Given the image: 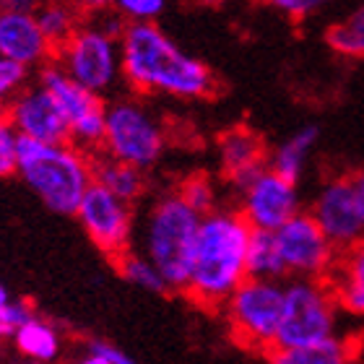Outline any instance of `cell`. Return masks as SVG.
<instances>
[{
	"label": "cell",
	"mask_w": 364,
	"mask_h": 364,
	"mask_svg": "<svg viewBox=\"0 0 364 364\" xmlns=\"http://www.w3.org/2000/svg\"><path fill=\"white\" fill-rule=\"evenodd\" d=\"M120 68L122 81L138 94L200 99L216 86L208 65L177 47L156 23H125Z\"/></svg>",
	"instance_id": "6da1fadb"
},
{
	"label": "cell",
	"mask_w": 364,
	"mask_h": 364,
	"mask_svg": "<svg viewBox=\"0 0 364 364\" xmlns=\"http://www.w3.org/2000/svg\"><path fill=\"white\" fill-rule=\"evenodd\" d=\"M252 229L240 211L216 208L200 219L188 291L203 307H221L242 284Z\"/></svg>",
	"instance_id": "7a4b0ae2"
},
{
	"label": "cell",
	"mask_w": 364,
	"mask_h": 364,
	"mask_svg": "<svg viewBox=\"0 0 364 364\" xmlns=\"http://www.w3.org/2000/svg\"><path fill=\"white\" fill-rule=\"evenodd\" d=\"M16 172L42 203L55 213L73 216L94 185L91 156L73 144H39L29 138L16 141Z\"/></svg>",
	"instance_id": "3957f363"
},
{
	"label": "cell",
	"mask_w": 364,
	"mask_h": 364,
	"mask_svg": "<svg viewBox=\"0 0 364 364\" xmlns=\"http://www.w3.org/2000/svg\"><path fill=\"white\" fill-rule=\"evenodd\" d=\"M198 229H200V216L193 208H188L177 193L159 198L146 216V260L161 273L169 289L188 291Z\"/></svg>",
	"instance_id": "277c9868"
},
{
	"label": "cell",
	"mask_w": 364,
	"mask_h": 364,
	"mask_svg": "<svg viewBox=\"0 0 364 364\" xmlns=\"http://www.w3.org/2000/svg\"><path fill=\"white\" fill-rule=\"evenodd\" d=\"M122 29H125V21L114 11L112 16L105 14L91 21H84L65 45L55 50L53 63L78 86L102 97L105 91H112L122 78Z\"/></svg>",
	"instance_id": "5b68a950"
},
{
	"label": "cell",
	"mask_w": 364,
	"mask_h": 364,
	"mask_svg": "<svg viewBox=\"0 0 364 364\" xmlns=\"http://www.w3.org/2000/svg\"><path fill=\"white\" fill-rule=\"evenodd\" d=\"M167 146L164 125L141 99H114L107 105L102 151L109 159L146 172L161 159Z\"/></svg>",
	"instance_id": "8992f818"
},
{
	"label": "cell",
	"mask_w": 364,
	"mask_h": 364,
	"mask_svg": "<svg viewBox=\"0 0 364 364\" xmlns=\"http://www.w3.org/2000/svg\"><path fill=\"white\" fill-rule=\"evenodd\" d=\"M336 296L323 281L296 279L284 287V312L273 349L312 346L333 336Z\"/></svg>",
	"instance_id": "52a82bcc"
},
{
	"label": "cell",
	"mask_w": 364,
	"mask_h": 364,
	"mask_svg": "<svg viewBox=\"0 0 364 364\" xmlns=\"http://www.w3.org/2000/svg\"><path fill=\"white\" fill-rule=\"evenodd\" d=\"M229 326L240 343L258 351H271L284 312V287L279 281L245 279L227 302Z\"/></svg>",
	"instance_id": "ba28073f"
},
{
	"label": "cell",
	"mask_w": 364,
	"mask_h": 364,
	"mask_svg": "<svg viewBox=\"0 0 364 364\" xmlns=\"http://www.w3.org/2000/svg\"><path fill=\"white\" fill-rule=\"evenodd\" d=\"M37 84L55 99L58 109H60L65 122H68L70 144L81 149V151L102 149L107 120L105 99L86 91L84 86H78L53 60L39 68Z\"/></svg>",
	"instance_id": "9c48e42d"
},
{
	"label": "cell",
	"mask_w": 364,
	"mask_h": 364,
	"mask_svg": "<svg viewBox=\"0 0 364 364\" xmlns=\"http://www.w3.org/2000/svg\"><path fill=\"white\" fill-rule=\"evenodd\" d=\"M273 235H276V245H279L287 273H294V276H302V279L323 281V276L333 271V245L328 242L326 235L320 232V227L315 224L310 213L299 211Z\"/></svg>",
	"instance_id": "30bf717a"
},
{
	"label": "cell",
	"mask_w": 364,
	"mask_h": 364,
	"mask_svg": "<svg viewBox=\"0 0 364 364\" xmlns=\"http://www.w3.org/2000/svg\"><path fill=\"white\" fill-rule=\"evenodd\" d=\"M81 227L91 237V242L109 258H122L128 252L130 235H133V211L130 203L114 198L99 185L86 190L84 200L76 211Z\"/></svg>",
	"instance_id": "8fae6325"
},
{
	"label": "cell",
	"mask_w": 364,
	"mask_h": 364,
	"mask_svg": "<svg viewBox=\"0 0 364 364\" xmlns=\"http://www.w3.org/2000/svg\"><path fill=\"white\" fill-rule=\"evenodd\" d=\"M240 196V213L255 232H279L299 213L296 185L279 177L273 169H263Z\"/></svg>",
	"instance_id": "7c38bea8"
},
{
	"label": "cell",
	"mask_w": 364,
	"mask_h": 364,
	"mask_svg": "<svg viewBox=\"0 0 364 364\" xmlns=\"http://www.w3.org/2000/svg\"><path fill=\"white\" fill-rule=\"evenodd\" d=\"M310 216L333 245L336 252H346L364 237V224L359 219L349 177H336L320 188Z\"/></svg>",
	"instance_id": "4fadbf2b"
},
{
	"label": "cell",
	"mask_w": 364,
	"mask_h": 364,
	"mask_svg": "<svg viewBox=\"0 0 364 364\" xmlns=\"http://www.w3.org/2000/svg\"><path fill=\"white\" fill-rule=\"evenodd\" d=\"M6 120L18 138L39 144H70L68 122L58 109L55 99L39 84L26 86L14 102H8Z\"/></svg>",
	"instance_id": "5bb4252c"
},
{
	"label": "cell",
	"mask_w": 364,
	"mask_h": 364,
	"mask_svg": "<svg viewBox=\"0 0 364 364\" xmlns=\"http://www.w3.org/2000/svg\"><path fill=\"white\" fill-rule=\"evenodd\" d=\"M53 47L34 16V6H0V58L23 68H42L53 60Z\"/></svg>",
	"instance_id": "9a60e30c"
},
{
	"label": "cell",
	"mask_w": 364,
	"mask_h": 364,
	"mask_svg": "<svg viewBox=\"0 0 364 364\" xmlns=\"http://www.w3.org/2000/svg\"><path fill=\"white\" fill-rule=\"evenodd\" d=\"M219 159L229 182L242 193L266 169V146L247 128H232L219 138Z\"/></svg>",
	"instance_id": "2e32d148"
},
{
	"label": "cell",
	"mask_w": 364,
	"mask_h": 364,
	"mask_svg": "<svg viewBox=\"0 0 364 364\" xmlns=\"http://www.w3.org/2000/svg\"><path fill=\"white\" fill-rule=\"evenodd\" d=\"M91 175H94V185L105 188L107 193H112L114 198H120L125 203L136 200L146 188V177L141 169L109 159L105 154L91 159Z\"/></svg>",
	"instance_id": "e0dca14e"
},
{
	"label": "cell",
	"mask_w": 364,
	"mask_h": 364,
	"mask_svg": "<svg viewBox=\"0 0 364 364\" xmlns=\"http://www.w3.org/2000/svg\"><path fill=\"white\" fill-rule=\"evenodd\" d=\"M336 299L341 302L343 310L364 312V237L351 250L343 252V263L338 281H336Z\"/></svg>",
	"instance_id": "ac0fdd59"
},
{
	"label": "cell",
	"mask_w": 364,
	"mask_h": 364,
	"mask_svg": "<svg viewBox=\"0 0 364 364\" xmlns=\"http://www.w3.org/2000/svg\"><path fill=\"white\" fill-rule=\"evenodd\" d=\"M284 273H287V268H284V260H281L276 235L252 229L250 245H247V258H245V276L255 281H276Z\"/></svg>",
	"instance_id": "d6986e66"
},
{
	"label": "cell",
	"mask_w": 364,
	"mask_h": 364,
	"mask_svg": "<svg viewBox=\"0 0 364 364\" xmlns=\"http://www.w3.org/2000/svg\"><path fill=\"white\" fill-rule=\"evenodd\" d=\"M34 16H37L39 29H42L47 42H50L53 53L58 47L65 45L76 34L78 26L84 23V18L73 11L68 0H47V3L34 8Z\"/></svg>",
	"instance_id": "ffe728a7"
},
{
	"label": "cell",
	"mask_w": 364,
	"mask_h": 364,
	"mask_svg": "<svg viewBox=\"0 0 364 364\" xmlns=\"http://www.w3.org/2000/svg\"><path fill=\"white\" fill-rule=\"evenodd\" d=\"M315 141H318V128L307 125V128L296 130L294 136L287 138V141L273 151L271 169L279 177H284V180L294 182L296 185V180H299V175H302L304 161H307V156H310Z\"/></svg>",
	"instance_id": "44dd1931"
},
{
	"label": "cell",
	"mask_w": 364,
	"mask_h": 364,
	"mask_svg": "<svg viewBox=\"0 0 364 364\" xmlns=\"http://www.w3.org/2000/svg\"><path fill=\"white\" fill-rule=\"evenodd\" d=\"M271 364H349V349L341 338H326L299 349H271L266 354Z\"/></svg>",
	"instance_id": "7402d4cb"
},
{
	"label": "cell",
	"mask_w": 364,
	"mask_h": 364,
	"mask_svg": "<svg viewBox=\"0 0 364 364\" xmlns=\"http://www.w3.org/2000/svg\"><path fill=\"white\" fill-rule=\"evenodd\" d=\"M326 42L333 53L343 58H364V3H359L351 14H346L341 21H336L326 31Z\"/></svg>",
	"instance_id": "603a6c76"
},
{
	"label": "cell",
	"mask_w": 364,
	"mask_h": 364,
	"mask_svg": "<svg viewBox=\"0 0 364 364\" xmlns=\"http://www.w3.org/2000/svg\"><path fill=\"white\" fill-rule=\"evenodd\" d=\"M16 346L21 354L37 359V362H50V359L58 357V349H60V341H58V333L53 328L42 323V320H31L26 326H21L14 333Z\"/></svg>",
	"instance_id": "cb8c5ba5"
},
{
	"label": "cell",
	"mask_w": 364,
	"mask_h": 364,
	"mask_svg": "<svg viewBox=\"0 0 364 364\" xmlns=\"http://www.w3.org/2000/svg\"><path fill=\"white\" fill-rule=\"evenodd\" d=\"M117 268H120L122 279H128L130 284H136V287L156 291V294H167L169 291V287L164 284V279H161V273L146 258H141V255L125 252L122 258H117Z\"/></svg>",
	"instance_id": "d4e9b609"
},
{
	"label": "cell",
	"mask_w": 364,
	"mask_h": 364,
	"mask_svg": "<svg viewBox=\"0 0 364 364\" xmlns=\"http://www.w3.org/2000/svg\"><path fill=\"white\" fill-rule=\"evenodd\" d=\"M177 196H180L182 200H185V205L193 208L200 219L208 216L211 211H216V190H213L211 180L203 175L188 177V180L180 185Z\"/></svg>",
	"instance_id": "484cf974"
},
{
	"label": "cell",
	"mask_w": 364,
	"mask_h": 364,
	"mask_svg": "<svg viewBox=\"0 0 364 364\" xmlns=\"http://www.w3.org/2000/svg\"><path fill=\"white\" fill-rule=\"evenodd\" d=\"M167 8V0H114L112 11L125 23H156Z\"/></svg>",
	"instance_id": "4316f807"
},
{
	"label": "cell",
	"mask_w": 364,
	"mask_h": 364,
	"mask_svg": "<svg viewBox=\"0 0 364 364\" xmlns=\"http://www.w3.org/2000/svg\"><path fill=\"white\" fill-rule=\"evenodd\" d=\"M26 86H29V68L0 58V107L6 109L8 102H14Z\"/></svg>",
	"instance_id": "83f0119b"
},
{
	"label": "cell",
	"mask_w": 364,
	"mask_h": 364,
	"mask_svg": "<svg viewBox=\"0 0 364 364\" xmlns=\"http://www.w3.org/2000/svg\"><path fill=\"white\" fill-rule=\"evenodd\" d=\"M16 130L6 120V114L0 117V177H8L16 172Z\"/></svg>",
	"instance_id": "f1b7e54d"
},
{
	"label": "cell",
	"mask_w": 364,
	"mask_h": 364,
	"mask_svg": "<svg viewBox=\"0 0 364 364\" xmlns=\"http://www.w3.org/2000/svg\"><path fill=\"white\" fill-rule=\"evenodd\" d=\"M266 3L284 11V14L294 16V18H302V16H310L320 8H326L331 0H266Z\"/></svg>",
	"instance_id": "f546056e"
},
{
	"label": "cell",
	"mask_w": 364,
	"mask_h": 364,
	"mask_svg": "<svg viewBox=\"0 0 364 364\" xmlns=\"http://www.w3.org/2000/svg\"><path fill=\"white\" fill-rule=\"evenodd\" d=\"M34 320V310H31V304L26 302H8L3 310H0V323H6L11 326L14 331H18L21 326L31 323Z\"/></svg>",
	"instance_id": "4dcf8cb0"
},
{
	"label": "cell",
	"mask_w": 364,
	"mask_h": 364,
	"mask_svg": "<svg viewBox=\"0 0 364 364\" xmlns=\"http://www.w3.org/2000/svg\"><path fill=\"white\" fill-rule=\"evenodd\" d=\"M70 6H73V11H76L81 18L84 16H89V18H97V16H105L112 11L114 0H68Z\"/></svg>",
	"instance_id": "1f68e13d"
},
{
	"label": "cell",
	"mask_w": 364,
	"mask_h": 364,
	"mask_svg": "<svg viewBox=\"0 0 364 364\" xmlns=\"http://www.w3.org/2000/svg\"><path fill=\"white\" fill-rule=\"evenodd\" d=\"M91 354H97V357H102L105 362H109V364H138L136 359L128 357L125 351H120L117 346H109V343H105V341L91 343Z\"/></svg>",
	"instance_id": "d6a6232c"
},
{
	"label": "cell",
	"mask_w": 364,
	"mask_h": 364,
	"mask_svg": "<svg viewBox=\"0 0 364 364\" xmlns=\"http://www.w3.org/2000/svg\"><path fill=\"white\" fill-rule=\"evenodd\" d=\"M351 193H354V203H357V211H359V219L364 224V169L359 175L351 177Z\"/></svg>",
	"instance_id": "836d02e7"
},
{
	"label": "cell",
	"mask_w": 364,
	"mask_h": 364,
	"mask_svg": "<svg viewBox=\"0 0 364 364\" xmlns=\"http://www.w3.org/2000/svg\"><path fill=\"white\" fill-rule=\"evenodd\" d=\"M0 6H29L31 8V0H0Z\"/></svg>",
	"instance_id": "e575fe53"
},
{
	"label": "cell",
	"mask_w": 364,
	"mask_h": 364,
	"mask_svg": "<svg viewBox=\"0 0 364 364\" xmlns=\"http://www.w3.org/2000/svg\"><path fill=\"white\" fill-rule=\"evenodd\" d=\"M81 364H109V362H105V359H102V357H97V354H89V357H86Z\"/></svg>",
	"instance_id": "d590c367"
},
{
	"label": "cell",
	"mask_w": 364,
	"mask_h": 364,
	"mask_svg": "<svg viewBox=\"0 0 364 364\" xmlns=\"http://www.w3.org/2000/svg\"><path fill=\"white\" fill-rule=\"evenodd\" d=\"M6 304H8V289L3 287V284H0V310H3Z\"/></svg>",
	"instance_id": "8d00e7d4"
},
{
	"label": "cell",
	"mask_w": 364,
	"mask_h": 364,
	"mask_svg": "<svg viewBox=\"0 0 364 364\" xmlns=\"http://www.w3.org/2000/svg\"><path fill=\"white\" fill-rule=\"evenodd\" d=\"M203 6H219V3H224V0H200Z\"/></svg>",
	"instance_id": "74e56055"
},
{
	"label": "cell",
	"mask_w": 364,
	"mask_h": 364,
	"mask_svg": "<svg viewBox=\"0 0 364 364\" xmlns=\"http://www.w3.org/2000/svg\"><path fill=\"white\" fill-rule=\"evenodd\" d=\"M3 114H6V109H3V107H0V117H3Z\"/></svg>",
	"instance_id": "f35d334b"
},
{
	"label": "cell",
	"mask_w": 364,
	"mask_h": 364,
	"mask_svg": "<svg viewBox=\"0 0 364 364\" xmlns=\"http://www.w3.org/2000/svg\"><path fill=\"white\" fill-rule=\"evenodd\" d=\"M21 364H34V362H21Z\"/></svg>",
	"instance_id": "ab89813d"
}]
</instances>
